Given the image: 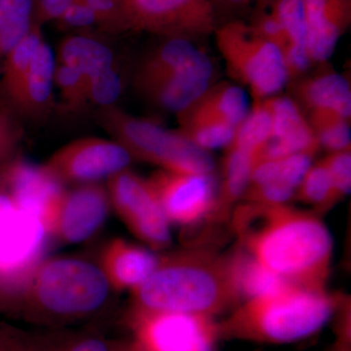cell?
<instances>
[{
  "instance_id": "cell-30",
  "label": "cell",
  "mask_w": 351,
  "mask_h": 351,
  "mask_svg": "<svg viewBox=\"0 0 351 351\" xmlns=\"http://www.w3.org/2000/svg\"><path fill=\"white\" fill-rule=\"evenodd\" d=\"M320 147L329 152L351 149L350 119L327 110L304 113Z\"/></svg>"
},
{
  "instance_id": "cell-20",
  "label": "cell",
  "mask_w": 351,
  "mask_h": 351,
  "mask_svg": "<svg viewBox=\"0 0 351 351\" xmlns=\"http://www.w3.org/2000/svg\"><path fill=\"white\" fill-rule=\"evenodd\" d=\"M158 262L152 252L117 239L104 250L101 269L113 288L134 290L149 278Z\"/></svg>"
},
{
  "instance_id": "cell-13",
  "label": "cell",
  "mask_w": 351,
  "mask_h": 351,
  "mask_svg": "<svg viewBox=\"0 0 351 351\" xmlns=\"http://www.w3.org/2000/svg\"><path fill=\"white\" fill-rule=\"evenodd\" d=\"M265 101L271 117V129L257 163L298 154L315 156L321 149L319 143L297 101L291 97L277 95Z\"/></svg>"
},
{
  "instance_id": "cell-41",
  "label": "cell",
  "mask_w": 351,
  "mask_h": 351,
  "mask_svg": "<svg viewBox=\"0 0 351 351\" xmlns=\"http://www.w3.org/2000/svg\"><path fill=\"white\" fill-rule=\"evenodd\" d=\"M32 22L43 25L51 21H58L73 1L71 0H32Z\"/></svg>"
},
{
  "instance_id": "cell-17",
  "label": "cell",
  "mask_w": 351,
  "mask_h": 351,
  "mask_svg": "<svg viewBox=\"0 0 351 351\" xmlns=\"http://www.w3.org/2000/svg\"><path fill=\"white\" fill-rule=\"evenodd\" d=\"M215 66L209 55L158 78L138 90L152 103L178 114L204 93L215 83Z\"/></svg>"
},
{
  "instance_id": "cell-5",
  "label": "cell",
  "mask_w": 351,
  "mask_h": 351,
  "mask_svg": "<svg viewBox=\"0 0 351 351\" xmlns=\"http://www.w3.org/2000/svg\"><path fill=\"white\" fill-rule=\"evenodd\" d=\"M99 121L131 156L173 172L213 174L215 161L179 131L164 128L152 120L138 119L121 108H101Z\"/></svg>"
},
{
  "instance_id": "cell-27",
  "label": "cell",
  "mask_w": 351,
  "mask_h": 351,
  "mask_svg": "<svg viewBox=\"0 0 351 351\" xmlns=\"http://www.w3.org/2000/svg\"><path fill=\"white\" fill-rule=\"evenodd\" d=\"M223 159V182L219 188L216 216L223 217L233 203L243 197L252 171L257 163L253 152L230 144L226 147Z\"/></svg>"
},
{
  "instance_id": "cell-22",
  "label": "cell",
  "mask_w": 351,
  "mask_h": 351,
  "mask_svg": "<svg viewBox=\"0 0 351 351\" xmlns=\"http://www.w3.org/2000/svg\"><path fill=\"white\" fill-rule=\"evenodd\" d=\"M248 98L239 85L221 82L214 83L178 119H205L218 120L237 127L249 112Z\"/></svg>"
},
{
  "instance_id": "cell-16",
  "label": "cell",
  "mask_w": 351,
  "mask_h": 351,
  "mask_svg": "<svg viewBox=\"0 0 351 351\" xmlns=\"http://www.w3.org/2000/svg\"><path fill=\"white\" fill-rule=\"evenodd\" d=\"M313 157V154H298L260 161L252 171L243 197L257 204H286L295 196Z\"/></svg>"
},
{
  "instance_id": "cell-39",
  "label": "cell",
  "mask_w": 351,
  "mask_h": 351,
  "mask_svg": "<svg viewBox=\"0 0 351 351\" xmlns=\"http://www.w3.org/2000/svg\"><path fill=\"white\" fill-rule=\"evenodd\" d=\"M57 22L66 29H90L98 25L93 10L82 0L71 3Z\"/></svg>"
},
{
  "instance_id": "cell-48",
  "label": "cell",
  "mask_w": 351,
  "mask_h": 351,
  "mask_svg": "<svg viewBox=\"0 0 351 351\" xmlns=\"http://www.w3.org/2000/svg\"><path fill=\"white\" fill-rule=\"evenodd\" d=\"M71 1H77V0H71Z\"/></svg>"
},
{
  "instance_id": "cell-18",
  "label": "cell",
  "mask_w": 351,
  "mask_h": 351,
  "mask_svg": "<svg viewBox=\"0 0 351 351\" xmlns=\"http://www.w3.org/2000/svg\"><path fill=\"white\" fill-rule=\"evenodd\" d=\"M307 52L313 64L326 63L351 24V0H302Z\"/></svg>"
},
{
  "instance_id": "cell-24",
  "label": "cell",
  "mask_w": 351,
  "mask_h": 351,
  "mask_svg": "<svg viewBox=\"0 0 351 351\" xmlns=\"http://www.w3.org/2000/svg\"><path fill=\"white\" fill-rule=\"evenodd\" d=\"M206 52L195 45L193 40L165 38L138 66L135 75V86L141 89L164 75L195 63Z\"/></svg>"
},
{
  "instance_id": "cell-29",
  "label": "cell",
  "mask_w": 351,
  "mask_h": 351,
  "mask_svg": "<svg viewBox=\"0 0 351 351\" xmlns=\"http://www.w3.org/2000/svg\"><path fill=\"white\" fill-rule=\"evenodd\" d=\"M32 0H0V59H4L32 29Z\"/></svg>"
},
{
  "instance_id": "cell-1",
  "label": "cell",
  "mask_w": 351,
  "mask_h": 351,
  "mask_svg": "<svg viewBox=\"0 0 351 351\" xmlns=\"http://www.w3.org/2000/svg\"><path fill=\"white\" fill-rule=\"evenodd\" d=\"M244 250L293 285L324 289L332 240L315 215L281 205L248 202L234 217Z\"/></svg>"
},
{
  "instance_id": "cell-47",
  "label": "cell",
  "mask_w": 351,
  "mask_h": 351,
  "mask_svg": "<svg viewBox=\"0 0 351 351\" xmlns=\"http://www.w3.org/2000/svg\"><path fill=\"white\" fill-rule=\"evenodd\" d=\"M3 115H4L3 113L0 112V117H3Z\"/></svg>"
},
{
  "instance_id": "cell-26",
  "label": "cell",
  "mask_w": 351,
  "mask_h": 351,
  "mask_svg": "<svg viewBox=\"0 0 351 351\" xmlns=\"http://www.w3.org/2000/svg\"><path fill=\"white\" fill-rule=\"evenodd\" d=\"M230 278L237 297L246 301L282 291L293 285L258 263L245 250L228 258Z\"/></svg>"
},
{
  "instance_id": "cell-21",
  "label": "cell",
  "mask_w": 351,
  "mask_h": 351,
  "mask_svg": "<svg viewBox=\"0 0 351 351\" xmlns=\"http://www.w3.org/2000/svg\"><path fill=\"white\" fill-rule=\"evenodd\" d=\"M269 10L280 23L287 49L284 52L289 82L306 75L313 66L307 52V25L302 0H269Z\"/></svg>"
},
{
  "instance_id": "cell-36",
  "label": "cell",
  "mask_w": 351,
  "mask_h": 351,
  "mask_svg": "<svg viewBox=\"0 0 351 351\" xmlns=\"http://www.w3.org/2000/svg\"><path fill=\"white\" fill-rule=\"evenodd\" d=\"M338 200L350 195L351 189V149L330 152L323 158Z\"/></svg>"
},
{
  "instance_id": "cell-28",
  "label": "cell",
  "mask_w": 351,
  "mask_h": 351,
  "mask_svg": "<svg viewBox=\"0 0 351 351\" xmlns=\"http://www.w3.org/2000/svg\"><path fill=\"white\" fill-rule=\"evenodd\" d=\"M43 40L40 25L34 23L27 36L4 58L2 84L10 101L19 91L36 51Z\"/></svg>"
},
{
  "instance_id": "cell-42",
  "label": "cell",
  "mask_w": 351,
  "mask_h": 351,
  "mask_svg": "<svg viewBox=\"0 0 351 351\" xmlns=\"http://www.w3.org/2000/svg\"><path fill=\"white\" fill-rule=\"evenodd\" d=\"M17 134L5 115L0 117V164L10 161L17 145Z\"/></svg>"
},
{
  "instance_id": "cell-33",
  "label": "cell",
  "mask_w": 351,
  "mask_h": 351,
  "mask_svg": "<svg viewBox=\"0 0 351 351\" xmlns=\"http://www.w3.org/2000/svg\"><path fill=\"white\" fill-rule=\"evenodd\" d=\"M54 85L68 107L78 108L87 103L86 80L71 66L56 62Z\"/></svg>"
},
{
  "instance_id": "cell-45",
  "label": "cell",
  "mask_w": 351,
  "mask_h": 351,
  "mask_svg": "<svg viewBox=\"0 0 351 351\" xmlns=\"http://www.w3.org/2000/svg\"><path fill=\"white\" fill-rule=\"evenodd\" d=\"M5 189V164L0 165V191Z\"/></svg>"
},
{
  "instance_id": "cell-19",
  "label": "cell",
  "mask_w": 351,
  "mask_h": 351,
  "mask_svg": "<svg viewBox=\"0 0 351 351\" xmlns=\"http://www.w3.org/2000/svg\"><path fill=\"white\" fill-rule=\"evenodd\" d=\"M294 100L306 112L327 110L351 119L350 80L332 71L313 75H304L294 80Z\"/></svg>"
},
{
  "instance_id": "cell-35",
  "label": "cell",
  "mask_w": 351,
  "mask_h": 351,
  "mask_svg": "<svg viewBox=\"0 0 351 351\" xmlns=\"http://www.w3.org/2000/svg\"><path fill=\"white\" fill-rule=\"evenodd\" d=\"M96 15L99 27L108 32L129 31L124 0H82Z\"/></svg>"
},
{
  "instance_id": "cell-6",
  "label": "cell",
  "mask_w": 351,
  "mask_h": 351,
  "mask_svg": "<svg viewBox=\"0 0 351 351\" xmlns=\"http://www.w3.org/2000/svg\"><path fill=\"white\" fill-rule=\"evenodd\" d=\"M214 36L228 75L249 90L254 101L276 96L287 86L282 50L256 34L250 25L230 21L217 27Z\"/></svg>"
},
{
  "instance_id": "cell-14",
  "label": "cell",
  "mask_w": 351,
  "mask_h": 351,
  "mask_svg": "<svg viewBox=\"0 0 351 351\" xmlns=\"http://www.w3.org/2000/svg\"><path fill=\"white\" fill-rule=\"evenodd\" d=\"M110 202L108 189L96 182L64 191L51 235L69 243L84 241L103 225Z\"/></svg>"
},
{
  "instance_id": "cell-8",
  "label": "cell",
  "mask_w": 351,
  "mask_h": 351,
  "mask_svg": "<svg viewBox=\"0 0 351 351\" xmlns=\"http://www.w3.org/2000/svg\"><path fill=\"white\" fill-rule=\"evenodd\" d=\"M134 343L141 351H215L219 323L212 316L132 309Z\"/></svg>"
},
{
  "instance_id": "cell-2",
  "label": "cell",
  "mask_w": 351,
  "mask_h": 351,
  "mask_svg": "<svg viewBox=\"0 0 351 351\" xmlns=\"http://www.w3.org/2000/svg\"><path fill=\"white\" fill-rule=\"evenodd\" d=\"M133 291V308L212 317L239 301L228 260L201 253L159 260L149 278Z\"/></svg>"
},
{
  "instance_id": "cell-3",
  "label": "cell",
  "mask_w": 351,
  "mask_h": 351,
  "mask_svg": "<svg viewBox=\"0 0 351 351\" xmlns=\"http://www.w3.org/2000/svg\"><path fill=\"white\" fill-rule=\"evenodd\" d=\"M338 306V300L324 289L291 285L245 301L228 319L219 323V338L274 345L293 343L322 329Z\"/></svg>"
},
{
  "instance_id": "cell-23",
  "label": "cell",
  "mask_w": 351,
  "mask_h": 351,
  "mask_svg": "<svg viewBox=\"0 0 351 351\" xmlns=\"http://www.w3.org/2000/svg\"><path fill=\"white\" fill-rule=\"evenodd\" d=\"M55 66L56 57L50 46L43 40L19 91L11 101L21 112L38 115L49 108L52 103Z\"/></svg>"
},
{
  "instance_id": "cell-44",
  "label": "cell",
  "mask_w": 351,
  "mask_h": 351,
  "mask_svg": "<svg viewBox=\"0 0 351 351\" xmlns=\"http://www.w3.org/2000/svg\"><path fill=\"white\" fill-rule=\"evenodd\" d=\"M110 351H141L133 341L129 343H119L112 345Z\"/></svg>"
},
{
  "instance_id": "cell-38",
  "label": "cell",
  "mask_w": 351,
  "mask_h": 351,
  "mask_svg": "<svg viewBox=\"0 0 351 351\" xmlns=\"http://www.w3.org/2000/svg\"><path fill=\"white\" fill-rule=\"evenodd\" d=\"M112 346L96 337L45 338L44 351H110Z\"/></svg>"
},
{
  "instance_id": "cell-40",
  "label": "cell",
  "mask_w": 351,
  "mask_h": 351,
  "mask_svg": "<svg viewBox=\"0 0 351 351\" xmlns=\"http://www.w3.org/2000/svg\"><path fill=\"white\" fill-rule=\"evenodd\" d=\"M0 351H44V339L32 338L9 326L0 334Z\"/></svg>"
},
{
  "instance_id": "cell-31",
  "label": "cell",
  "mask_w": 351,
  "mask_h": 351,
  "mask_svg": "<svg viewBox=\"0 0 351 351\" xmlns=\"http://www.w3.org/2000/svg\"><path fill=\"white\" fill-rule=\"evenodd\" d=\"M180 127L178 131L203 151L228 147L232 142L237 127L205 119H178Z\"/></svg>"
},
{
  "instance_id": "cell-46",
  "label": "cell",
  "mask_w": 351,
  "mask_h": 351,
  "mask_svg": "<svg viewBox=\"0 0 351 351\" xmlns=\"http://www.w3.org/2000/svg\"><path fill=\"white\" fill-rule=\"evenodd\" d=\"M331 351H350V345L348 343H337Z\"/></svg>"
},
{
  "instance_id": "cell-7",
  "label": "cell",
  "mask_w": 351,
  "mask_h": 351,
  "mask_svg": "<svg viewBox=\"0 0 351 351\" xmlns=\"http://www.w3.org/2000/svg\"><path fill=\"white\" fill-rule=\"evenodd\" d=\"M48 233L43 219L0 191V309L24 293L34 270L43 262Z\"/></svg>"
},
{
  "instance_id": "cell-4",
  "label": "cell",
  "mask_w": 351,
  "mask_h": 351,
  "mask_svg": "<svg viewBox=\"0 0 351 351\" xmlns=\"http://www.w3.org/2000/svg\"><path fill=\"white\" fill-rule=\"evenodd\" d=\"M110 283L101 267L77 258L43 261L24 294L25 313L40 322H64L96 313Z\"/></svg>"
},
{
  "instance_id": "cell-32",
  "label": "cell",
  "mask_w": 351,
  "mask_h": 351,
  "mask_svg": "<svg viewBox=\"0 0 351 351\" xmlns=\"http://www.w3.org/2000/svg\"><path fill=\"white\" fill-rule=\"evenodd\" d=\"M298 199L313 205L318 210H325L338 202L331 176L323 159L311 164L295 191Z\"/></svg>"
},
{
  "instance_id": "cell-25",
  "label": "cell",
  "mask_w": 351,
  "mask_h": 351,
  "mask_svg": "<svg viewBox=\"0 0 351 351\" xmlns=\"http://www.w3.org/2000/svg\"><path fill=\"white\" fill-rule=\"evenodd\" d=\"M55 57L57 63L77 71L86 80V84L115 66L112 49L103 41L88 34H71L64 38L58 46Z\"/></svg>"
},
{
  "instance_id": "cell-15",
  "label": "cell",
  "mask_w": 351,
  "mask_h": 351,
  "mask_svg": "<svg viewBox=\"0 0 351 351\" xmlns=\"http://www.w3.org/2000/svg\"><path fill=\"white\" fill-rule=\"evenodd\" d=\"M5 189L21 206L43 219L51 235L64 191L44 166L23 160L5 164Z\"/></svg>"
},
{
  "instance_id": "cell-43",
  "label": "cell",
  "mask_w": 351,
  "mask_h": 351,
  "mask_svg": "<svg viewBox=\"0 0 351 351\" xmlns=\"http://www.w3.org/2000/svg\"><path fill=\"white\" fill-rule=\"evenodd\" d=\"M256 0H211L215 11L217 9H225V10H239L254 3Z\"/></svg>"
},
{
  "instance_id": "cell-11",
  "label": "cell",
  "mask_w": 351,
  "mask_h": 351,
  "mask_svg": "<svg viewBox=\"0 0 351 351\" xmlns=\"http://www.w3.org/2000/svg\"><path fill=\"white\" fill-rule=\"evenodd\" d=\"M108 193L117 213L138 239L156 249L169 245V221L147 180L122 170L108 178Z\"/></svg>"
},
{
  "instance_id": "cell-10",
  "label": "cell",
  "mask_w": 351,
  "mask_h": 351,
  "mask_svg": "<svg viewBox=\"0 0 351 351\" xmlns=\"http://www.w3.org/2000/svg\"><path fill=\"white\" fill-rule=\"evenodd\" d=\"M147 182L169 223L193 226L216 215L219 186L213 174L160 169Z\"/></svg>"
},
{
  "instance_id": "cell-34",
  "label": "cell",
  "mask_w": 351,
  "mask_h": 351,
  "mask_svg": "<svg viewBox=\"0 0 351 351\" xmlns=\"http://www.w3.org/2000/svg\"><path fill=\"white\" fill-rule=\"evenodd\" d=\"M122 88L123 82L121 75L114 66L88 82V101H91L101 108L112 107L121 95Z\"/></svg>"
},
{
  "instance_id": "cell-37",
  "label": "cell",
  "mask_w": 351,
  "mask_h": 351,
  "mask_svg": "<svg viewBox=\"0 0 351 351\" xmlns=\"http://www.w3.org/2000/svg\"><path fill=\"white\" fill-rule=\"evenodd\" d=\"M253 31L263 38L267 39L282 50L283 54L287 49L288 43L280 23L271 11L260 9L249 23Z\"/></svg>"
},
{
  "instance_id": "cell-9",
  "label": "cell",
  "mask_w": 351,
  "mask_h": 351,
  "mask_svg": "<svg viewBox=\"0 0 351 351\" xmlns=\"http://www.w3.org/2000/svg\"><path fill=\"white\" fill-rule=\"evenodd\" d=\"M129 31L195 40L214 34L211 0H124Z\"/></svg>"
},
{
  "instance_id": "cell-12",
  "label": "cell",
  "mask_w": 351,
  "mask_h": 351,
  "mask_svg": "<svg viewBox=\"0 0 351 351\" xmlns=\"http://www.w3.org/2000/svg\"><path fill=\"white\" fill-rule=\"evenodd\" d=\"M131 160L117 141L87 137L64 145L43 166L61 184H90L127 169Z\"/></svg>"
}]
</instances>
